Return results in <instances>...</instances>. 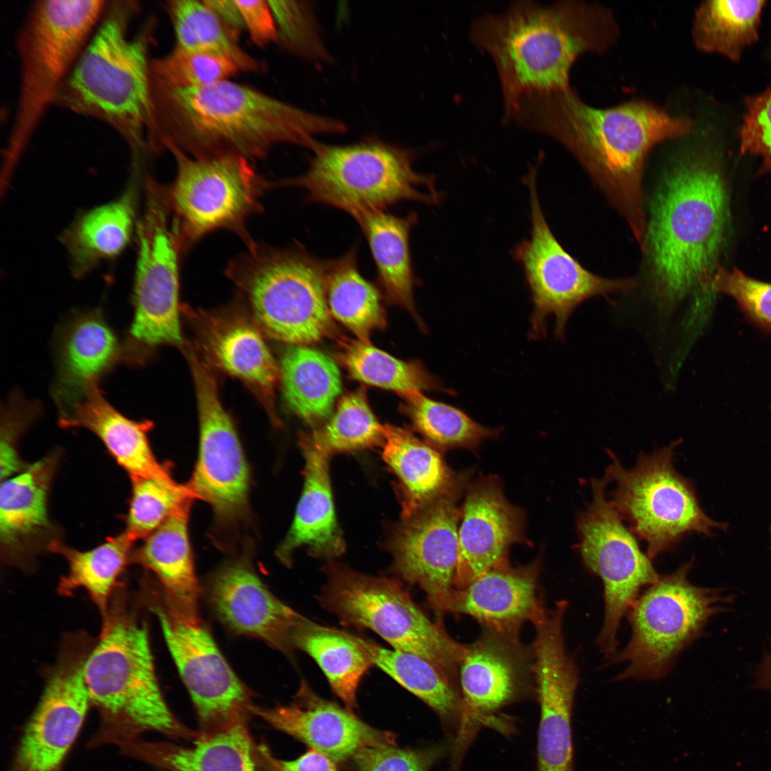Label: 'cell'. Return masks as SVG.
<instances>
[{
    "label": "cell",
    "mask_w": 771,
    "mask_h": 771,
    "mask_svg": "<svg viewBox=\"0 0 771 771\" xmlns=\"http://www.w3.org/2000/svg\"><path fill=\"white\" fill-rule=\"evenodd\" d=\"M504 116L506 121L553 138L569 151L625 218L643 250L647 223L642 178L646 158L657 143L689 133L694 119L641 99L595 108L572 88L521 98Z\"/></svg>",
    "instance_id": "obj_1"
},
{
    "label": "cell",
    "mask_w": 771,
    "mask_h": 771,
    "mask_svg": "<svg viewBox=\"0 0 771 771\" xmlns=\"http://www.w3.org/2000/svg\"><path fill=\"white\" fill-rule=\"evenodd\" d=\"M150 91L151 152L176 148L193 158L235 155L253 161L281 144L309 149L315 136L346 131L338 120L231 79L191 89L150 84Z\"/></svg>",
    "instance_id": "obj_2"
},
{
    "label": "cell",
    "mask_w": 771,
    "mask_h": 771,
    "mask_svg": "<svg viewBox=\"0 0 771 771\" xmlns=\"http://www.w3.org/2000/svg\"><path fill=\"white\" fill-rule=\"evenodd\" d=\"M470 36L495 64L505 111L521 98L570 89L577 59L610 49L620 28L610 9L598 3L520 1L475 19Z\"/></svg>",
    "instance_id": "obj_3"
},
{
    "label": "cell",
    "mask_w": 771,
    "mask_h": 771,
    "mask_svg": "<svg viewBox=\"0 0 771 771\" xmlns=\"http://www.w3.org/2000/svg\"><path fill=\"white\" fill-rule=\"evenodd\" d=\"M656 195L647 225L652 293L669 310L706 284L718 266L729 221L723 178L703 146L688 145Z\"/></svg>",
    "instance_id": "obj_4"
},
{
    "label": "cell",
    "mask_w": 771,
    "mask_h": 771,
    "mask_svg": "<svg viewBox=\"0 0 771 771\" xmlns=\"http://www.w3.org/2000/svg\"><path fill=\"white\" fill-rule=\"evenodd\" d=\"M124 582L115 588L88 657L85 679L100 725L91 742L119 744L156 732L193 740L200 735L168 706L156 676L146 622Z\"/></svg>",
    "instance_id": "obj_5"
},
{
    "label": "cell",
    "mask_w": 771,
    "mask_h": 771,
    "mask_svg": "<svg viewBox=\"0 0 771 771\" xmlns=\"http://www.w3.org/2000/svg\"><path fill=\"white\" fill-rule=\"evenodd\" d=\"M138 11L136 1L107 2L54 103L108 124L126 142L134 161L150 152L149 52L156 29L151 17L131 34Z\"/></svg>",
    "instance_id": "obj_6"
},
{
    "label": "cell",
    "mask_w": 771,
    "mask_h": 771,
    "mask_svg": "<svg viewBox=\"0 0 771 771\" xmlns=\"http://www.w3.org/2000/svg\"><path fill=\"white\" fill-rule=\"evenodd\" d=\"M104 1H38L17 35L20 84L4 158L6 180L102 16Z\"/></svg>",
    "instance_id": "obj_7"
},
{
    "label": "cell",
    "mask_w": 771,
    "mask_h": 771,
    "mask_svg": "<svg viewBox=\"0 0 771 771\" xmlns=\"http://www.w3.org/2000/svg\"><path fill=\"white\" fill-rule=\"evenodd\" d=\"M308 170L273 182L295 186L308 198L346 211L384 210L403 201L433 205L441 200L433 176L413 169L412 151L378 139L335 146L315 141Z\"/></svg>",
    "instance_id": "obj_8"
},
{
    "label": "cell",
    "mask_w": 771,
    "mask_h": 771,
    "mask_svg": "<svg viewBox=\"0 0 771 771\" xmlns=\"http://www.w3.org/2000/svg\"><path fill=\"white\" fill-rule=\"evenodd\" d=\"M325 263L301 245L256 243L229 261L226 274L271 338L294 345L317 342L333 330Z\"/></svg>",
    "instance_id": "obj_9"
},
{
    "label": "cell",
    "mask_w": 771,
    "mask_h": 771,
    "mask_svg": "<svg viewBox=\"0 0 771 771\" xmlns=\"http://www.w3.org/2000/svg\"><path fill=\"white\" fill-rule=\"evenodd\" d=\"M318 600L342 624L373 631L393 649L423 657L452 682L465 645L415 603L396 578L376 577L331 561Z\"/></svg>",
    "instance_id": "obj_10"
},
{
    "label": "cell",
    "mask_w": 771,
    "mask_h": 771,
    "mask_svg": "<svg viewBox=\"0 0 771 771\" xmlns=\"http://www.w3.org/2000/svg\"><path fill=\"white\" fill-rule=\"evenodd\" d=\"M682 440L650 453H641L627 468L611 450L604 476L615 483L608 498L639 539L646 543L652 559L674 550L692 533L713 536L728 525L710 518L700 506L692 481L674 465L675 449Z\"/></svg>",
    "instance_id": "obj_11"
},
{
    "label": "cell",
    "mask_w": 771,
    "mask_h": 771,
    "mask_svg": "<svg viewBox=\"0 0 771 771\" xmlns=\"http://www.w3.org/2000/svg\"><path fill=\"white\" fill-rule=\"evenodd\" d=\"M176 172L165 186L166 200L183 253L211 232L236 234L250 248L256 243L247 229L251 216L263 211L264 193L273 188L252 161L235 155L198 158L176 148Z\"/></svg>",
    "instance_id": "obj_12"
},
{
    "label": "cell",
    "mask_w": 771,
    "mask_h": 771,
    "mask_svg": "<svg viewBox=\"0 0 771 771\" xmlns=\"http://www.w3.org/2000/svg\"><path fill=\"white\" fill-rule=\"evenodd\" d=\"M692 558L674 572L660 575L634 602L627 616L632 629L625 647L613 662H625L616 680H658L677 655L702 633L709 620L730 600L719 589L688 580Z\"/></svg>",
    "instance_id": "obj_13"
},
{
    "label": "cell",
    "mask_w": 771,
    "mask_h": 771,
    "mask_svg": "<svg viewBox=\"0 0 771 771\" xmlns=\"http://www.w3.org/2000/svg\"><path fill=\"white\" fill-rule=\"evenodd\" d=\"M145 208L137 222L133 316L124 338L131 362L141 365L161 345H181L179 264L183 250L164 186L145 181Z\"/></svg>",
    "instance_id": "obj_14"
},
{
    "label": "cell",
    "mask_w": 771,
    "mask_h": 771,
    "mask_svg": "<svg viewBox=\"0 0 771 771\" xmlns=\"http://www.w3.org/2000/svg\"><path fill=\"white\" fill-rule=\"evenodd\" d=\"M158 618L181 679L194 705L201 733L214 735L247 725L255 705L198 614L170 604L154 583L137 595Z\"/></svg>",
    "instance_id": "obj_15"
},
{
    "label": "cell",
    "mask_w": 771,
    "mask_h": 771,
    "mask_svg": "<svg viewBox=\"0 0 771 771\" xmlns=\"http://www.w3.org/2000/svg\"><path fill=\"white\" fill-rule=\"evenodd\" d=\"M608 480H591L592 499L578 514V550L587 570L603 585L605 616L596 643L606 659L618 653V632L623 617L640 595L642 588L657 581L660 575L645 553L638 538L610 503Z\"/></svg>",
    "instance_id": "obj_16"
},
{
    "label": "cell",
    "mask_w": 771,
    "mask_h": 771,
    "mask_svg": "<svg viewBox=\"0 0 771 771\" xmlns=\"http://www.w3.org/2000/svg\"><path fill=\"white\" fill-rule=\"evenodd\" d=\"M526 183L530 235L518 243L512 253L523 268L533 306L528 336L531 340L545 337V321L553 315L555 336L562 338L570 315L583 301L599 296L628 293L637 283L633 278H603L585 269L563 248L545 219L538 194L535 168H530Z\"/></svg>",
    "instance_id": "obj_17"
},
{
    "label": "cell",
    "mask_w": 771,
    "mask_h": 771,
    "mask_svg": "<svg viewBox=\"0 0 771 771\" xmlns=\"http://www.w3.org/2000/svg\"><path fill=\"white\" fill-rule=\"evenodd\" d=\"M96 640L84 631L64 635L9 771H59L91 705L85 666Z\"/></svg>",
    "instance_id": "obj_18"
},
{
    "label": "cell",
    "mask_w": 771,
    "mask_h": 771,
    "mask_svg": "<svg viewBox=\"0 0 771 771\" xmlns=\"http://www.w3.org/2000/svg\"><path fill=\"white\" fill-rule=\"evenodd\" d=\"M186 353L194 379L200 428L198 458L188 485L211 505L219 520L233 521L247 505V463L210 367L190 348Z\"/></svg>",
    "instance_id": "obj_19"
},
{
    "label": "cell",
    "mask_w": 771,
    "mask_h": 771,
    "mask_svg": "<svg viewBox=\"0 0 771 771\" xmlns=\"http://www.w3.org/2000/svg\"><path fill=\"white\" fill-rule=\"evenodd\" d=\"M467 486V485H466ZM466 486L438 498L395 527L388 543L396 578L418 585L438 613H448L455 591L461 509Z\"/></svg>",
    "instance_id": "obj_20"
},
{
    "label": "cell",
    "mask_w": 771,
    "mask_h": 771,
    "mask_svg": "<svg viewBox=\"0 0 771 771\" xmlns=\"http://www.w3.org/2000/svg\"><path fill=\"white\" fill-rule=\"evenodd\" d=\"M465 491L458 528L455 590L508 563L510 547L526 541L524 514L506 499L497 477H481L468 483Z\"/></svg>",
    "instance_id": "obj_21"
},
{
    "label": "cell",
    "mask_w": 771,
    "mask_h": 771,
    "mask_svg": "<svg viewBox=\"0 0 771 771\" xmlns=\"http://www.w3.org/2000/svg\"><path fill=\"white\" fill-rule=\"evenodd\" d=\"M59 460V451L51 452L1 480L0 548L1 560L7 565L29 570L36 556L49 551L58 539L48 499Z\"/></svg>",
    "instance_id": "obj_22"
},
{
    "label": "cell",
    "mask_w": 771,
    "mask_h": 771,
    "mask_svg": "<svg viewBox=\"0 0 771 771\" xmlns=\"http://www.w3.org/2000/svg\"><path fill=\"white\" fill-rule=\"evenodd\" d=\"M253 715L336 762H348L366 747L396 745L393 733L371 727L353 711L318 695L305 682L289 705H255Z\"/></svg>",
    "instance_id": "obj_23"
},
{
    "label": "cell",
    "mask_w": 771,
    "mask_h": 771,
    "mask_svg": "<svg viewBox=\"0 0 771 771\" xmlns=\"http://www.w3.org/2000/svg\"><path fill=\"white\" fill-rule=\"evenodd\" d=\"M208 598L231 630L291 655L293 633L303 616L271 593L246 564L233 563L218 570L211 579Z\"/></svg>",
    "instance_id": "obj_24"
},
{
    "label": "cell",
    "mask_w": 771,
    "mask_h": 771,
    "mask_svg": "<svg viewBox=\"0 0 771 771\" xmlns=\"http://www.w3.org/2000/svg\"><path fill=\"white\" fill-rule=\"evenodd\" d=\"M56 361L51 391L60 415L115 366L128 364L124 340L99 309L76 314L63 326L56 341Z\"/></svg>",
    "instance_id": "obj_25"
},
{
    "label": "cell",
    "mask_w": 771,
    "mask_h": 771,
    "mask_svg": "<svg viewBox=\"0 0 771 771\" xmlns=\"http://www.w3.org/2000/svg\"><path fill=\"white\" fill-rule=\"evenodd\" d=\"M519 639L485 630L475 642L465 645L458 667L462 692L461 736L468 726L485 720L488 714L510 701L522 688L528 663Z\"/></svg>",
    "instance_id": "obj_26"
},
{
    "label": "cell",
    "mask_w": 771,
    "mask_h": 771,
    "mask_svg": "<svg viewBox=\"0 0 771 771\" xmlns=\"http://www.w3.org/2000/svg\"><path fill=\"white\" fill-rule=\"evenodd\" d=\"M539 559L526 565H498L467 586L455 590L449 613L465 614L486 630L518 639L521 625L530 620L541 600L537 596Z\"/></svg>",
    "instance_id": "obj_27"
},
{
    "label": "cell",
    "mask_w": 771,
    "mask_h": 771,
    "mask_svg": "<svg viewBox=\"0 0 771 771\" xmlns=\"http://www.w3.org/2000/svg\"><path fill=\"white\" fill-rule=\"evenodd\" d=\"M58 423L63 428H85L95 434L130 479L151 478L171 487L181 485L152 451L148 434L153 423L122 414L106 400L99 383L90 386Z\"/></svg>",
    "instance_id": "obj_28"
},
{
    "label": "cell",
    "mask_w": 771,
    "mask_h": 771,
    "mask_svg": "<svg viewBox=\"0 0 771 771\" xmlns=\"http://www.w3.org/2000/svg\"><path fill=\"white\" fill-rule=\"evenodd\" d=\"M193 313L198 340L208 361L248 385L272 410L278 370L258 329L230 311Z\"/></svg>",
    "instance_id": "obj_29"
},
{
    "label": "cell",
    "mask_w": 771,
    "mask_h": 771,
    "mask_svg": "<svg viewBox=\"0 0 771 771\" xmlns=\"http://www.w3.org/2000/svg\"><path fill=\"white\" fill-rule=\"evenodd\" d=\"M119 746L131 757L169 771H273L270 750L256 743L247 725L214 735L200 732L188 747L140 737Z\"/></svg>",
    "instance_id": "obj_30"
},
{
    "label": "cell",
    "mask_w": 771,
    "mask_h": 771,
    "mask_svg": "<svg viewBox=\"0 0 771 771\" xmlns=\"http://www.w3.org/2000/svg\"><path fill=\"white\" fill-rule=\"evenodd\" d=\"M306 465L303 490L293 524L276 555L286 566L291 555L304 545L313 557L334 558L342 555L345 543L338 525L331 488L329 455L302 435L300 438Z\"/></svg>",
    "instance_id": "obj_31"
},
{
    "label": "cell",
    "mask_w": 771,
    "mask_h": 771,
    "mask_svg": "<svg viewBox=\"0 0 771 771\" xmlns=\"http://www.w3.org/2000/svg\"><path fill=\"white\" fill-rule=\"evenodd\" d=\"M382 457L398 479L403 519L468 484L467 476L453 472L440 450L401 428L384 425Z\"/></svg>",
    "instance_id": "obj_32"
},
{
    "label": "cell",
    "mask_w": 771,
    "mask_h": 771,
    "mask_svg": "<svg viewBox=\"0 0 771 771\" xmlns=\"http://www.w3.org/2000/svg\"><path fill=\"white\" fill-rule=\"evenodd\" d=\"M135 168V178L118 198L82 213L61 234L75 277L116 257L128 246L137 226L140 170Z\"/></svg>",
    "instance_id": "obj_33"
},
{
    "label": "cell",
    "mask_w": 771,
    "mask_h": 771,
    "mask_svg": "<svg viewBox=\"0 0 771 771\" xmlns=\"http://www.w3.org/2000/svg\"><path fill=\"white\" fill-rule=\"evenodd\" d=\"M193 500L183 502L138 548L133 550L131 564L153 573L162 595L173 607L197 614L200 588L188 535Z\"/></svg>",
    "instance_id": "obj_34"
},
{
    "label": "cell",
    "mask_w": 771,
    "mask_h": 771,
    "mask_svg": "<svg viewBox=\"0 0 771 771\" xmlns=\"http://www.w3.org/2000/svg\"><path fill=\"white\" fill-rule=\"evenodd\" d=\"M353 217L366 238L386 299L405 308L418 319L413 300L415 278L409 240L417 215L410 213L402 217L373 210Z\"/></svg>",
    "instance_id": "obj_35"
},
{
    "label": "cell",
    "mask_w": 771,
    "mask_h": 771,
    "mask_svg": "<svg viewBox=\"0 0 771 771\" xmlns=\"http://www.w3.org/2000/svg\"><path fill=\"white\" fill-rule=\"evenodd\" d=\"M292 642L316 661L333 692L353 711L360 682L374 666L356 635L303 617L293 631Z\"/></svg>",
    "instance_id": "obj_36"
},
{
    "label": "cell",
    "mask_w": 771,
    "mask_h": 771,
    "mask_svg": "<svg viewBox=\"0 0 771 771\" xmlns=\"http://www.w3.org/2000/svg\"><path fill=\"white\" fill-rule=\"evenodd\" d=\"M280 375L284 399L297 415L315 424L331 415L341 391V377L330 356L293 345L282 356Z\"/></svg>",
    "instance_id": "obj_37"
},
{
    "label": "cell",
    "mask_w": 771,
    "mask_h": 771,
    "mask_svg": "<svg viewBox=\"0 0 771 771\" xmlns=\"http://www.w3.org/2000/svg\"><path fill=\"white\" fill-rule=\"evenodd\" d=\"M134 543L125 531L85 551L68 546L59 539L54 540L49 551L61 555L68 565L57 587L59 594L69 597L77 590L84 589L101 617L104 615L120 577L131 564Z\"/></svg>",
    "instance_id": "obj_38"
},
{
    "label": "cell",
    "mask_w": 771,
    "mask_h": 771,
    "mask_svg": "<svg viewBox=\"0 0 771 771\" xmlns=\"http://www.w3.org/2000/svg\"><path fill=\"white\" fill-rule=\"evenodd\" d=\"M325 284L331 314L363 342L373 330L386 325L378 289L361 273L355 247L345 255L326 261Z\"/></svg>",
    "instance_id": "obj_39"
},
{
    "label": "cell",
    "mask_w": 771,
    "mask_h": 771,
    "mask_svg": "<svg viewBox=\"0 0 771 771\" xmlns=\"http://www.w3.org/2000/svg\"><path fill=\"white\" fill-rule=\"evenodd\" d=\"M764 0L702 1L695 11L693 41L701 51L720 54L732 61L759 37Z\"/></svg>",
    "instance_id": "obj_40"
},
{
    "label": "cell",
    "mask_w": 771,
    "mask_h": 771,
    "mask_svg": "<svg viewBox=\"0 0 771 771\" xmlns=\"http://www.w3.org/2000/svg\"><path fill=\"white\" fill-rule=\"evenodd\" d=\"M356 638L373 665L426 703L441 719L460 718L461 698L453 682L434 665L415 655L387 649L369 639L358 635Z\"/></svg>",
    "instance_id": "obj_41"
},
{
    "label": "cell",
    "mask_w": 771,
    "mask_h": 771,
    "mask_svg": "<svg viewBox=\"0 0 771 771\" xmlns=\"http://www.w3.org/2000/svg\"><path fill=\"white\" fill-rule=\"evenodd\" d=\"M165 7L174 32V47L228 58L240 71L258 74L266 70L265 64L241 46L203 0H171Z\"/></svg>",
    "instance_id": "obj_42"
},
{
    "label": "cell",
    "mask_w": 771,
    "mask_h": 771,
    "mask_svg": "<svg viewBox=\"0 0 771 771\" xmlns=\"http://www.w3.org/2000/svg\"><path fill=\"white\" fill-rule=\"evenodd\" d=\"M340 359L350 375L367 384L395 391L403 397L423 390H442L453 395L441 381L418 362L403 361L373 346L369 342L346 340Z\"/></svg>",
    "instance_id": "obj_43"
},
{
    "label": "cell",
    "mask_w": 771,
    "mask_h": 771,
    "mask_svg": "<svg viewBox=\"0 0 771 771\" xmlns=\"http://www.w3.org/2000/svg\"><path fill=\"white\" fill-rule=\"evenodd\" d=\"M404 398L405 411L413 425L438 450H474L500 433V428L485 427L459 408L430 399L421 392Z\"/></svg>",
    "instance_id": "obj_44"
},
{
    "label": "cell",
    "mask_w": 771,
    "mask_h": 771,
    "mask_svg": "<svg viewBox=\"0 0 771 771\" xmlns=\"http://www.w3.org/2000/svg\"><path fill=\"white\" fill-rule=\"evenodd\" d=\"M317 448L330 455L383 444L384 425L373 413L363 390L345 395L331 419L305 435Z\"/></svg>",
    "instance_id": "obj_45"
},
{
    "label": "cell",
    "mask_w": 771,
    "mask_h": 771,
    "mask_svg": "<svg viewBox=\"0 0 771 771\" xmlns=\"http://www.w3.org/2000/svg\"><path fill=\"white\" fill-rule=\"evenodd\" d=\"M239 72L228 58L176 47L164 56L151 57L149 65L151 85L173 89L205 86L230 79Z\"/></svg>",
    "instance_id": "obj_46"
},
{
    "label": "cell",
    "mask_w": 771,
    "mask_h": 771,
    "mask_svg": "<svg viewBox=\"0 0 771 771\" xmlns=\"http://www.w3.org/2000/svg\"><path fill=\"white\" fill-rule=\"evenodd\" d=\"M131 482L124 531L133 542L150 535L183 502L198 498L188 485L174 488L144 478H132Z\"/></svg>",
    "instance_id": "obj_47"
},
{
    "label": "cell",
    "mask_w": 771,
    "mask_h": 771,
    "mask_svg": "<svg viewBox=\"0 0 771 771\" xmlns=\"http://www.w3.org/2000/svg\"><path fill=\"white\" fill-rule=\"evenodd\" d=\"M268 4L277 30L276 44L302 58L326 59L313 12L306 1L269 0Z\"/></svg>",
    "instance_id": "obj_48"
},
{
    "label": "cell",
    "mask_w": 771,
    "mask_h": 771,
    "mask_svg": "<svg viewBox=\"0 0 771 771\" xmlns=\"http://www.w3.org/2000/svg\"><path fill=\"white\" fill-rule=\"evenodd\" d=\"M705 288L732 297L754 324L771 333V283L718 265Z\"/></svg>",
    "instance_id": "obj_49"
},
{
    "label": "cell",
    "mask_w": 771,
    "mask_h": 771,
    "mask_svg": "<svg viewBox=\"0 0 771 771\" xmlns=\"http://www.w3.org/2000/svg\"><path fill=\"white\" fill-rule=\"evenodd\" d=\"M39 401L27 400L16 391L1 406L0 470L1 480L6 479L24 470V463L18 453L21 435L41 413Z\"/></svg>",
    "instance_id": "obj_50"
},
{
    "label": "cell",
    "mask_w": 771,
    "mask_h": 771,
    "mask_svg": "<svg viewBox=\"0 0 771 771\" xmlns=\"http://www.w3.org/2000/svg\"><path fill=\"white\" fill-rule=\"evenodd\" d=\"M745 111L737 131L741 154L760 158L761 171L771 172V85L744 99Z\"/></svg>",
    "instance_id": "obj_51"
},
{
    "label": "cell",
    "mask_w": 771,
    "mask_h": 771,
    "mask_svg": "<svg viewBox=\"0 0 771 771\" xmlns=\"http://www.w3.org/2000/svg\"><path fill=\"white\" fill-rule=\"evenodd\" d=\"M440 754V748L412 750L381 745L360 749L349 762L356 771H428Z\"/></svg>",
    "instance_id": "obj_52"
},
{
    "label": "cell",
    "mask_w": 771,
    "mask_h": 771,
    "mask_svg": "<svg viewBox=\"0 0 771 771\" xmlns=\"http://www.w3.org/2000/svg\"><path fill=\"white\" fill-rule=\"evenodd\" d=\"M236 1L241 12L245 29L251 41L260 48L277 43V30L268 1Z\"/></svg>",
    "instance_id": "obj_53"
},
{
    "label": "cell",
    "mask_w": 771,
    "mask_h": 771,
    "mask_svg": "<svg viewBox=\"0 0 771 771\" xmlns=\"http://www.w3.org/2000/svg\"><path fill=\"white\" fill-rule=\"evenodd\" d=\"M268 760L273 771H338L335 761L313 749L290 761L278 759L270 751Z\"/></svg>",
    "instance_id": "obj_54"
},
{
    "label": "cell",
    "mask_w": 771,
    "mask_h": 771,
    "mask_svg": "<svg viewBox=\"0 0 771 771\" xmlns=\"http://www.w3.org/2000/svg\"><path fill=\"white\" fill-rule=\"evenodd\" d=\"M203 1L231 34L239 40L246 29L241 12L236 0H203Z\"/></svg>",
    "instance_id": "obj_55"
},
{
    "label": "cell",
    "mask_w": 771,
    "mask_h": 771,
    "mask_svg": "<svg viewBox=\"0 0 771 771\" xmlns=\"http://www.w3.org/2000/svg\"><path fill=\"white\" fill-rule=\"evenodd\" d=\"M757 685L771 691V651L767 652L757 672Z\"/></svg>",
    "instance_id": "obj_56"
},
{
    "label": "cell",
    "mask_w": 771,
    "mask_h": 771,
    "mask_svg": "<svg viewBox=\"0 0 771 771\" xmlns=\"http://www.w3.org/2000/svg\"><path fill=\"white\" fill-rule=\"evenodd\" d=\"M770 543H771V527H770Z\"/></svg>",
    "instance_id": "obj_57"
}]
</instances>
